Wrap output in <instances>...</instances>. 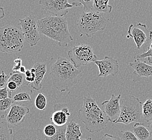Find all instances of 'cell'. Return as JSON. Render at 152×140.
<instances>
[{
	"label": "cell",
	"instance_id": "39",
	"mask_svg": "<svg viewBox=\"0 0 152 140\" xmlns=\"http://www.w3.org/2000/svg\"><path fill=\"white\" fill-rule=\"evenodd\" d=\"M24 74H25V76H26V77H31L32 73H31V72L30 70H27L26 71V72L24 73Z\"/></svg>",
	"mask_w": 152,
	"mask_h": 140
},
{
	"label": "cell",
	"instance_id": "13",
	"mask_svg": "<svg viewBox=\"0 0 152 140\" xmlns=\"http://www.w3.org/2000/svg\"><path fill=\"white\" fill-rule=\"evenodd\" d=\"M29 113V107L13 104L6 116L7 122L8 125L18 126L23 122L26 115Z\"/></svg>",
	"mask_w": 152,
	"mask_h": 140
},
{
	"label": "cell",
	"instance_id": "21",
	"mask_svg": "<svg viewBox=\"0 0 152 140\" xmlns=\"http://www.w3.org/2000/svg\"><path fill=\"white\" fill-rule=\"evenodd\" d=\"M143 119L147 122L152 121V99H148L142 106Z\"/></svg>",
	"mask_w": 152,
	"mask_h": 140
},
{
	"label": "cell",
	"instance_id": "41",
	"mask_svg": "<svg viewBox=\"0 0 152 140\" xmlns=\"http://www.w3.org/2000/svg\"><path fill=\"white\" fill-rule=\"evenodd\" d=\"M84 140H92V138H91V137H88V139H84Z\"/></svg>",
	"mask_w": 152,
	"mask_h": 140
},
{
	"label": "cell",
	"instance_id": "37",
	"mask_svg": "<svg viewBox=\"0 0 152 140\" xmlns=\"http://www.w3.org/2000/svg\"><path fill=\"white\" fill-rule=\"evenodd\" d=\"M6 13L4 11V8L2 7H0V20L3 19L5 17Z\"/></svg>",
	"mask_w": 152,
	"mask_h": 140
},
{
	"label": "cell",
	"instance_id": "4",
	"mask_svg": "<svg viewBox=\"0 0 152 140\" xmlns=\"http://www.w3.org/2000/svg\"><path fill=\"white\" fill-rule=\"evenodd\" d=\"M24 37L16 26L6 25L0 28V51L12 54L20 52L24 47Z\"/></svg>",
	"mask_w": 152,
	"mask_h": 140
},
{
	"label": "cell",
	"instance_id": "34",
	"mask_svg": "<svg viewBox=\"0 0 152 140\" xmlns=\"http://www.w3.org/2000/svg\"><path fill=\"white\" fill-rule=\"evenodd\" d=\"M9 98V92L7 86L0 89V100L4 99Z\"/></svg>",
	"mask_w": 152,
	"mask_h": 140
},
{
	"label": "cell",
	"instance_id": "26",
	"mask_svg": "<svg viewBox=\"0 0 152 140\" xmlns=\"http://www.w3.org/2000/svg\"><path fill=\"white\" fill-rule=\"evenodd\" d=\"M47 104V98L44 94L43 93L38 94L35 101L36 107L39 110L44 111L46 108Z\"/></svg>",
	"mask_w": 152,
	"mask_h": 140
},
{
	"label": "cell",
	"instance_id": "8",
	"mask_svg": "<svg viewBox=\"0 0 152 140\" xmlns=\"http://www.w3.org/2000/svg\"><path fill=\"white\" fill-rule=\"evenodd\" d=\"M18 24L23 34L25 41L30 47H35L38 44L41 37L38 22L35 16L30 15L22 19H19Z\"/></svg>",
	"mask_w": 152,
	"mask_h": 140
},
{
	"label": "cell",
	"instance_id": "7",
	"mask_svg": "<svg viewBox=\"0 0 152 140\" xmlns=\"http://www.w3.org/2000/svg\"><path fill=\"white\" fill-rule=\"evenodd\" d=\"M70 61L76 68L86 66L98 60L92 47L88 44H82L75 46L67 52Z\"/></svg>",
	"mask_w": 152,
	"mask_h": 140
},
{
	"label": "cell",
	"instance_id": "22",
	"mask_svg": "<svg viewBox=\"0 0 152 140\" xmlns=\"http://www.w3.org/2000/svg\"><path fill=\"white\" fill-rule=\"evenodd\" d=\"M12 129L10 128L7 122L0 121V140H11Z\"/></svg>",
	"mask_w": 152,
	"mask_h": 140
},
{
	"label": "cell",
	"instance_id": "42",
	"mask_svg": "<svg viewBox=\"0 0 152 140\" xmlns=\"http://www.w3.org/2000/svg\"><path fill=\"white\" fill-rule=\"evenodd\" d=\"M70 1H71V2L72 3V2H73V1H74L75 0H70Z\"/></svg>",
	"mask_w": 152,
	"mask_h": 140
},
{
	"label": "cell",
	"instance_id": "14",
	"mask_svg": "<svg viewBox=\"0 0 152 140\" xmlns=\"http://www.w3.org/2000/svg\"><path fill=\"white\" fill-rule=\"evenodd\" d=\"M54 112L50 120L54 125L63 126L66 125L71 113L66 104H58L54 105Z\"/></svg>",
	"mask_w": 152,
	"mask_h": 140
},
{
	"label": "cell",
	"instance_id": "30",
	"mask_svg": "<svg viewBox=\"0 0 152 140\" xmlns=\"http://www.w3.org/2000/svg\"><path fill=\"white\" fill-rule=\"evenodd\" d=\"M56 132V125L49 124L44 127L43 133L46 137H51L55 134Z\"/></svg>",
	"mask_w": 152,
	"mask_h": 140
},
{
	"label": "cell",
	"instance_id": "32",
	"mask_svg": "<svg viewBox=\"0 0 152 140\" xmlns=\"http://www.w3.org/2000/svg\"><path fill=\"white\" fill-rule=\"evenodd\" d=\"M9 77L10 76L6 74L4 71H2V73L0 74V89L6 87Z\"/></svg>",
	"mask_w": 152,
	"mask_h": 140
},
{
	"label": "cell",
	"instance_id": "33",
	"mask_svg": "<svg viewBox=\"0 0 152 140\" xmlns=\"http://www.w3.org/2000/svg\"><path fill=\"white\" fill-rule=\"evenodd\" d=\"M22 60L20 58L16 59L14 61V65L12 68L13 72H18L20 69V67L22 66Z\"/></svg>",
	"mask_w": 152,
	"mask_h": 140
},
{
	"label": "cell",
	"instance_id": "24",
	"mask_svg": "<svg viewBox=\"0 0 152 140\" xmlns=\"http://www.w3.org/2000/svg\"><path fill=\"white\" fill-rule=\"evenodd\" d=\"M94 0H75L71 3L73 7L83 6L84 12H90L92 10Z\"/></svg>",
	"mask_w": 152,
	"mask_h": 140
},
{
	"label": "cell",
	"instance_id": "2",
	"mask_svg": "<svg viewBox=\"0 0 152 140\" xmlns=\"http://www.w3.org/2000/svg\"><path fill=\"white\" fill-rule=\"evenodd\" d=\"M78 117L85 125V128L91 133H98L106 128L109 120L96 100L91 96L83 99V105L79 111Z\"/></svg>",
	"mask_w": 152,
	"mask_h": 140
},
{
	"label": "cell",
	"instance_id": "12",
	"mask_svg": "<svg viewBox=\"0 0 152 140\" xmlns=\"http://www.w3.org/2000/svg\"><path fill=\"white\" fill-rule=\"evenodd\" d=\"M121 94L115 96L113 94L111 95V98L109 100H106L102 104L104 108V112L108 117L109 121L114 123L120 116L121 107H120Z\"/></svg>",
	"mask_w": 152,
	"mask_h": 140
},
{
	"label": "cell",
	"instance_id": "38",
	"mask_svg": "<svg viewBox=\"0 0 152 140\" xmlns=\"http://www.w3.org/2000/svg\"><path fill=\"white\" fill-rule=\"evenodd\" d=\"M147 128L148 129L150 134H151V139L152 140V121L149 122V124L147 125Z\"/></svg>",
	"mask_w": 152,
	"mask_h": 140
},
{
	"label": "cell",
	"instance_id": "36",
	"mask_svg": "<svg viewBox=\"0 0 152 140\" xmlns=\"http://www.w3.org/2000/svg\"><path fill=\"white\" fill-rule=\"evenodd\" d=\"M98 140H122L121 137L117 136H113L112 135L105 134Z\"/></svg>",
	"mask_w": 152,
	"mask_h": 140
},
{
	"label": "cell",
	"instance_id": "44",
	"mask_svg": "<svg viewBox=\"0 0 152 140\" xmlns=\"http://www.w3.org/2000/svg\"><path fill=\"white\" fill-rule=\"evenodd\" d=\"M131 1H134V0H131Z\"/></svg>",
	"mask_w": 152,
	"mask_h": 140
},
{
	"label": "cell",
	"instance_id": "5",
	"mask_svg": "<svg viewBox=\"0 0 152 140\" xmlns=\"http://www.w3.org/2000/svg\"><path fill=\"white\" fill-rule=\"evenodd\" d=\"M107 27V20L103 13L94 12H82L77 20V28L82 35L92 38L96 32L104 31Z\"/></svg>",
	"mask_w": 152,
	"mask_h": 140
},
{
	"label": "cell",
	"instance_id": "35",
	"mask_svg": "<svg viewBox=\"0 0 152 140\" xmlns=\"http://www.w3.org/2000/svg\"><path fill=\"white\" fill-rule=\"evenodd\" d=\"M6 86L8 90L12 92L14 90H16L18 88L17 84L13 81H8L7 84Z\"/></svg>",
	"mask_w": 152,
	"mask_h": 140
},
{
	"label": "cell",
	"instance_id": "20",
	"mask_svg": "<svg viewBox=\"0 0 152 140\" xmlns=\"http://www.w3.org/2000/svg\"><path fill=\"white\" fill-rule=\"evenodd\" d=\"M109 2L110 0H94L92 10L101 13H111L113 8L109 4Z\"/></svg>",
	"mask_w": 152,
	"mask_h": 140
},
{
	"label": "cell",
	"instance_id": "23",
	"mask_svg": "<svg viewBox=\"0 0 152 140\" xmlns=\"http://www.w3.org/2000/svg\"><path fill=\"white\" fill-rule=\"evenodd\" d=\"M55 134L51 137H46V140H67L66 138V130L67 124L63 126L56 125Z\"/></svg>",
	"mask_w": 152,
	"mask_h": 140
},
{
	"label": "cell",
	"instance_id": "16",
	"mask_svg": "<svg viewBox=\"0 0 152 140\" xmlns=\"http://www.w3.org/2000/svg\"><path fill=\"white\" fill-rule=\"evenodd\" d=\"M129 66L134 70V73L140 77H152V65L147 64L140 59H135L129 64Z\"/></svg>",
	"mask_w": 152,
	"mask_h": 140
},
{
	"label": "cell",
	"instance_id": "1",
	"mask_svg": "<svg viewBox=\"0 0 152 140\" xmlns=\"http://www.w3.org/2000/svg\"><path fill=\"white\" fill-rule=\"evenodd\" d=\"M83 73L67 58L59 57L51 68L53 85L61 93L70 90L82 78Z\"/></svg>",
	"mask_w": 152,
	"mask_h": 140
},
{
	"label": "cell",
	"instance_id": "3",
	"mask_svg": "<svg viewBox=\"0 0 152 140\" xmlns=\"http://www.w3.org/2000/svg\"><path fill=\"white\" fill-rule=\"evenodd\" d=\"M37 22L39 32L42 35L66 45L73 41L66 18L51 15L42 18Z\"/></svg>",
	"mask_w": 152,
	"mask_h": 140
},
{
	"label": "cell",
	"instance_id": "17",
	"mask_svg": "<svg viewBox=\"0 0 152 140\" xmlns=\"http://www.w3.org/2000/svg\"><path fill=\"white\" fill-rule=\"evenodd\" d=\"M33 67L35 69V79L31 84V87L33 90L38 91L42 88V82L47 72V64L45 63L37 62L34 64Z\"/></svg>",
	"mask_w": 152,
	"mask_h": 140
},
{
	"label": "cell",
	"instance_id": "29",
	"mask_svg": "<svg viewBox=\"0 0 152 140\" xmlns=\"http://www.w3.org/2000/svg\"><path fill=\"white\" fill-rule=\"evenodd\" d=\"M146 58H147L149 63L152 65V41L149 43L148 46V50L147 51L137 56V59L140 60Z\"/></svg>",
	"mask_w": 152,
	"mask_h": 140
},
{
	"label": "cell",
	"instance_id": "31",
	"mask_svg": "<svg viewBox=\"0 0 152 140\" xmlns=\"http://www.w3.org/2000/svg\"><path fill=\"white\" fill-rule=\"evenodd\" d=\"M120 137L122 140H139L133 132L130 131H121Z\"/></svg>",
	"mask_w": 152,
	"mask_h": 140
},
{
	"label": "cell",
	"instance_id": "18",
	"mask_svg": "<svg viewBox=\"0 0 152 140\" xmlns=\"http://www.w3.org/2000/svg\"><path fill=\"white\" fill-rule=\"evenodd\" d=\"M83 131L80 125L74 119L71 120L67 124L66 130V138L67 140H84L81 139Z\"/></svg>",
	"mask_w": 152,
	"mask_h": 140
},
{
	"label": "cell",
	"instance_id": "28",
	"mask_svg": "<svg viewBox=\"0 0 152 140\" xmlns=\"http://www.w3.org/2000/svg\"><path fill=\"white\" fill-rule=\"evenodd\" d=\"M14 102H22L31 101V97L28 92H20L13 96Z\"/></svg>",
	"mask_w": 152,
	"mask_h": 140
},
{
	"label": "cell",
	"instance_id": "25",
	"mask_svg": "<svg viewBox=\"0 0 152 140\" xmlns=\"http://www.w3.org/2000/svg\"><path fill=\"white\" fill-rule=\"evenodd\" d=\"M25 74L18 72H13L10 74L8 81H13L15 82L18 85V88L24 85V79L25 77Z\"/></svg>",
	"mask_w": 152,
	"mask_h": 140
},
{
	"label": "cell",
	"instance_id": "11",
	"mask_svg": "<svg viewBox=\"0 0 152 140\" xmlns=\"http://www.w3.org/2000/svg\"><path fill=\"white\" fill-rule=\"evenodd\" d=\"M94 63L99 70L98 77L104 78L109 76H114L119 71V65L118 61L109 56H105L102 60H97Z\"/></svg>",
	"mask_w": 152,
	"mask_h": 140
},
{
	"label": "cell",
	"instance_id": "19",
	"mask_svg": "<svg viewBox=\"0 0 152 140\" xmlns=\"http://www.w3.org/2000/svg\"><path fill=\"white\" fill-rule=\"evenodd\" d=\"M145 125L144 123L136 122L133 126V133L139 140H147L151 138L149 130Z\"/></svg>",
	"mask_w": 152,
	"mask_h": 140
},
{
	"label": "cell",
	"instance_id": "15",
	"mask_svg": "<svg viewBox=\"0 0 152 140\" xmlns=\"http://www.w3.org/2000/svg\"><path fill=\"white\" fill-rule=\"evenodd\" d=\"M12 140H46V136L41 129L22 128L15 133Z\"/></svg>",
	"mask_w": 152,
	"mask_h": 140
},
{
	"label": "cell",
	"instance_id": "40",
	"mask_svg": "<svg viewBox=\"0 0 152 140\" xmlns=\"http://www.w3.org/2000/svg\"><path fill=\"white\" fill-rule=\"evenodd\" d=\"M26 67H25L24 66H22H22L20 67V69L19 70V72H20V73H23V74H24L25 72H26Z\"/></svg>",
	"mask_w": 152,
	"mask_h": 140
},
{
	"label": "cell",
	"instance_id": "43",
	"mask_svg": "<svg viewBox=\"0 0 152 140\" xmlns=\"http://www.w3.org/2000/svg\"><path fill=\"white\" fill-rule=\"evenodd\" d=\"M0 64H1V59H0Z\"/></svg>",
	"mask_w": 152,
	"mask_h": 140
},
{
	"label": "cell",
	"instance_id": "27",
	"mask_svg": "<svg viewBox=\"0 0 152 140\" xmlns=\"http://www.w3.org/2000/svg\"><path fill=\"white\" fill-rule=\"evenodd\" d=\"M14 102L12 99L10 98L0 100V113H4V114H5L7 110L11 108Z\"/></svg>",
	"mask_w": 152,
	"mask_h": 140
},
{
	"label": "cell",
	"instance_id": "10",
	"mask_svg": "<svg viewBox=\"0 0 152 140\" xmlns=\"http://www.w3.org/2000/svg\"><path fill=\"white\" fill-rule=\"evenodd\" d=\"M42 9L53 16L64 17L73 6L69 0H39Z\"/></svg>",
	"mask_w": 152,
	"mask_h": 140
},
{
	"label": "cell",
	"instance_id": "6",
	"mask_svg": "<svg viewBox=\"0 0 152 140\" xmlns=\"http://www.w3.org/2000/svg\"><path fill=\"white\" fill-rule=\"evenodd\" d=\"M142 106L140 100L134 96H127L120 99V116L114 123L128 125L132 122H142Z\"/></svg>",
	"mask_w": 152,
	"mask_h": 140
},
{
	"label": "cell",
	"instance_id": "9",
	"mask_svg": "<svg viewBox=\"0 0 152 140\" xmlns=\"http://www.w3.org/2000/svg\"><path fill=\"white\" fill-rule=\"evenodd\" d=\"M127 33V37L133 38L137 50H140L143 44L149 42L152 38V30L148 29L146 25L141 22L136 25L131 24Z\"/></svg>",
	"mask_w": 152,
	"mask_h": 140
}]
</instances>
